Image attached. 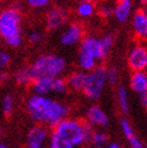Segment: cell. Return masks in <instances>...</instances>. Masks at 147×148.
<instances>
[{
	"mask_svg": "<svg viewBox=\"0 0 147 148\" xmlns=\"http://www.w3.org/2000/svg\"><path fill=\"white\" fill-rule=\"evenodd\" d=\"M92 130L86 121L67 118L53 127L49 135L48 148H76L91 137Z\"/></svg>",
	"mask_w": 147,
	"mask_h": 148,
	"instance_id": "cell-1",
	"label": "cell"
},
{
	"mask_svg": "<svg viewBox=\"0 0 147 148\" xmlns=\"http://www.w3.org/2000/svg\"><path fill=\"white\" fill-rule=\"evenodd\" d=\"M27 112L32 119L39 125L54 127L59 122L67 119L69 107L65 103L49 97L33 94L27 100Z\"/></svg>",
	"mask_w": 147,
	"mask_h": 148,
	"instance_id": "cell-2",
	"label": "cell"
},
{
	"mask_svg": "<svg viewBox=\"0 0 147 148\" xmlns=\"http://www.w3.org/2000/svg\"><path fill=\"white\" fill-rule=\"evenodd\" d=\"M0 39L7 46L16 48L23 41L22 13L18 6H10L0 11Z\"/></svg>",
	"mask_w": 147,
	"mask_h": 148,
	"instance_id": "cell-3",
	"label": "cell"
},
{
	"mask_svg": "<svg viewBox=\"0 0 147 148\" xmlns=\"http://www.w3.org/2000/svg\"><path fill=\"white\" fill-rule=\"evenodd\" d=\"M33 78H54L62 77L67 70V60L57 54H42L38 57L29 66Z\"/></svg>",
	"mask_w": 147,
	"mask_h": 148,
	"instance_id": "cell-4",
	"label": "cell"
},
{
	"mask_svg": "<svg viewBox=\"0 0 147 148\" xmlns=\"http://www.w3.org/2000/svg\"><path fill=\"white\" fill-rule=\"evenodd\" d=\"M107 82V69L105 66L98 65L93 71L86 75V81L83 86V94L91 100H97L101 97L104 88Z\"/></svg>",
	"mask_w": 147,
	"mask_h": 148,
	"instance_id": "cell-5",
	"label": "cell"
},
{
	"mask_svg": "<svg viewBox=\"0 0 147 148\" xmlns=\"http://www.w3.org/2000/svg\"><path fill=\"white\" fill-rule=\"evenodd\" d=\"M32 89L36 95H43L48 97V94H64L68 89L67 79L63 77H54V78H35L33 79Z\"/></svg>",
	"mask_w": 147,
	"mask_h": 148,
	"instance_id": "cell-6",
	"label": "cell"
},
{
	"mask_svg": "<svg viewBox=\"0 0 147 148\" xmlns=\"http://www.w3.org/2000/svg\"><path fill=\"white\" fill-rule=\"evenodd\" d=\"M84 28L80 22H72L60 34V42L62 45L71 47L81 43L84 38Z\"/></svg>",
	"mask_w": 147,
	"mask_h": 148,
	"instance_id": "cell-7",
	"label": "cell"
},
{
	"mask_svg": "<svg viewBox=\"0 0 147 148\" xmlns=\"http://www.w3.org/2000/svg\"><path fill=\"white\" fill-rule=\"evenodd\" d=\"M68 12L60 6H53L46 13V28L51 32H56L62 29L68 22Z\"/></svg>",
	"mask_w": 147,
	"mask_h": 148,
	"instance_id": "cell-8",
	"label": "cell"
},
{
	"mask_svg": "<svg viewBox=\"0 0 147 148\" xmlns=\"http://www.w3.org/2000/svg\"><path fill=\"white\" fill-rule=\"evenodd\" d=\"M128 66L134 71H145L147 68V49L144 45H135L128 53Z\"/></svg>",
	"mask_w": 147,
	"mask_h": 148,
	"instance_id": "cell-9",
	"label": "cell"
},
{
	"mask_svg": "<svg viewBox=\"0 0 147 148\" xmlns=\"http://www.w3.org/2000/svg\"><path fill=\"white\" fill-rule=\"evenodd\" d=\"M81 53H84L94 58L95 60H102L106 58V54L104 53L100 43V39L95 36H86L80 43V51Z\"/></svg>",
	"mask_w": 147,
	"mask_h": 148,
	"instance_id": "cell-10",
	"label": "cell"
},
{
	"mask_svg": "<svg viewBox=\"0 0 147 148\" xmlns=\"http://www.w3.org/2000/svg\"><path fill=\"white\" fill-rule=\"evenodd\" d=\"M48 138V130L45 125L36 124L27 132V148H43Z\"/></svg>",
	"mask_w": 147,
	"mask_h": 148,
	"instance_id": "cell-11",
	"label": "cell"
},
{
	"mask_svg": "<svg viewBox=\"0 0 147 148\" xmlns=\"http://www.w3.org/2000/svg\"><path fill=\"white\" fill-rule=\"evenodd\" d=\"M86 123L89 127H106L109 124V117L100 106L92 105L86 112Z\"/></svg>",
	"mask_w": 147,
	"mask_h": 148,
	"instance_id": "cell-12",
	"label": "cell"
},
{
	"mask_svg": "<svg viewBox=\"0 0 147 148\" xmlns=\"http://www.w3.org/2000/svg\"><path fill=\"white\" fill-rule=\"evenodd\" d=\"M131 27L136 38L147 41V14L139 9L131 16Z\"/></svg>",
	"mask_w": 147,
	"mask_h": 148,
	"instance_id": "cell-13",
	"label": "cell"
},
{
	"mask_svg": "<svg viewBox=\"0 0 147 148\" xmlns=\"http://www.w3.org/2000/svg\"><path fill=\"white\" fill-rule=\"evenodd\" d=\"M134 5L131 0H121L113 6V14L115 19L120 23H126V22L133 16Z\"/></svg>",
	"mask_w": 147,
	"mask_h": 148,
	"instance_id": "cell-14",
	"label": "cell"
},
{
	"mask_svg": "<svg viewBox=\"0 0 147 148\" xmlns=\"http://www.w3.org/2000/svg\"><path fill=\"white\" fill-rule=\"evenodd\" d=\"M129 86L131 90L139 97L147 93V72L146 71H134L129 78Z\"/></svg>",
	"mask_w": 147,
	"mask_h": 148,
	"instance_id": "cell-15",
	"label": "cell"
},
{
	"mask_svg": "<svg viewBox=\"0 0 147 148\" xmlns=\"http://www.w3.org/2000/svg\"><path fill=\"white\" fill-rule=\"evenodd\" d=\"M121 129L123 131L124 137L127 138V141H128V143L130 145L131 148H147L140 141V138L135 135V132L133 130V127H131L130 123L127 119H122L121 121Z\"/></svg>",
	"mask_w": 147,
	"mask_h": 148,
	"instance_id": "cell-16",
	"label": "cell"
},
{
	"mask_svg": "<svg viewBox=\"0 0 147 148\" xmlns=\"http://www.w3.org/2000/svg\"><path fill=\"white\" fill-rule=\"evenodd\" d=\"M86 75L87 73H84L82 71L72 72L67 79L68 88H71L72 90H76V92H82L83 86H84V81H86Z\"/></svg>",
	"mask_w": 147,
	"mask_h": 148,
	"instance_id": "cell-17",
	"label": "cell"
},
{
	"mask_svg": "<svg viewBox=\"0 0 147 148\" xmlns=\"http://www.w3.org/2000/svg\"><path fill=\"white\" fill-rule=\"evenodd\" d=\"M97 12V6L92 1H81L76 6V14L81 18H91Z\"/></svg>",
	"mask_w": 147,
	"mask_h": 148,
	"instance_id": "cell-18",
	"label": "cell"
},
{
	"mask_svg": "<svg viewBox=\"0 0 147 148\" xmlns=\"http://www.w3.org/2000/svg\"><path fill=\"white\" fill-rule=\"evenodd\" d=\"M13 77H14L16 83L21 84V86L30 84L33 82V79H34L29 66H22V68H18L16 71H14Z\"/></svg>",
	"mask_w": 147,
	"mask_h": 148,
	"instance_id": "cell-19",
	"label": "cell"
},
{
	"mask_svg": "<svg viewBox=\"0 0 147 148\" xmlns=\"http://www.w3.org/2000/svg\"><path fill=\"white\" fill-rule=\"evenodd\" d=\"M77 60H78L80 68L82 70H84V71H88V72L93 71L98 66V62L95 60L94 58H92L91 56H88V54L81 53V52H78Z\"/></svg>",
	"mask_w": 147,
	"mask_h": 148,
	"instance_id": "cell-20",
	"label": "cell"
},
{
	"mask_svg": "<svg viewBox=\"0 0 147 148\" xmlns=\"http://www.w3.org/2000/svg\"><path fill=\"white\" fill-rule=\"evenodd\" d=\"M89 141L92 142V145L97 148H104L107 142H109V136L105 134L104 131H93L91 134V137H89Z\"/></svg>",
	"mask_w": 147,
	"mask_h": 148,
	"instance_id": "cell-21",
	"label": "cell"
},
{
	"mask_svg": "<svg viewBox=\"0 0 147 148\" xmlns=\"http://www.w3.org/2000/svg\"><path fill=\"white\" fill-rule=\"evenodd\" d=\"M117 100H118L120 108L122 110V112L128 113L129 112V97L128 92L124 87H120L117 90Z\"/></svg>",
	"mask_w": 147,
	"mask_h": 148,
	"instance_id": "cell-22",
	"label": "cell"
},
{
	"mask_svg": "<svg viewBox=\"0 0 147 148\" xmlns=\"http://www.w3.org/2000/svg\"><path fill=\"white\" fill-rule=\"evenodd\" d=\"M13 107H14V99L11 94H7L4 97L3 99V103H1V108H3V112L6 117L11 116L12 111H13Z\"/></svg>",
	"mask_w": 147,
	"mask_h": 148,
	"instance_id": "cell-23",
	"label": "cell"
},
{
	"mask_svg": "<svg viewBox=\"0 0 147 148\" xmlns=\"http://www.w3.org/2000/svg\"><path fill=\"white\" fill-rule=\"evenodd\" d=\"M113 42H115V38H113L112 34H105L100 39V43H101L102 51H104V53L106 56L110 53V51H111V48L113 46Z\"/></svg>",
	"mask_w": 147,
	"mask_h": 148,
	"instance_id": "cell-24",
	"label": "cell"
},
{
	"mask_svg": "<svg viewBox=\"0 0 147 148\" xmlns=\"http://www.w3.org/2000/svg\"><path fill=\"white\" fill-rule=\"evenodd\" d=\"M97 10H98V13L104 18L111 17L113 14V6L107 3H102L101 5H99V7H97Z\"/></svg>",
	"mask_w": 147,
	"mask_h": 148,
	"instance_id": "cell-25",
	"label": "cell"
},
{
	"mask_svg": "<svg viewBox=\"0 0 147 148\" xmlns=\"http://www.w3.org/2000/svg\"><path fill=\"white\" fill-rule=\"evenodd\" d=\"M11 63V56L5 51H0V69L9 66Z\"/></svg>",
	"mask_w": 147,
	"mask_h": 148,
	"instance_id": "cell-26",
	"label": "cell"
},
{
	"mask_svg": "<svg viewBox=\"0 0 147 148\" xmlns=\"http://www.w3.org/2000/svg\"><path fill=\"white\" fill-rule=\"evenodd\" d=\"M118 81V71L116 68H110L107 69V82L111 84H116Z\"/></svg>",
	"mask_w": 147,
	"mask_h": 148,
	"instance_id": "cell-27",
	"label": "cell"
},
{
	"mask_svg": "<svg viewBox=\"0 0 147 148\" xmlns=\"http://www.w3.org/2000/svg\"><path fill=\"white\" fill-rule=\"evenodd\" d=\"M27 4L30 7H34V9H42V7H46L49 1L48 0H28Z\"/></svg>",
	"mask_w": 147,
	"mask_h": 148,
	"instance_id": "cell-28",
	"label": "cell"
},
{
	"mask_svg": "<svg viewBox=\"0 0 147 148\" xmlns=\"http://www.w3.org/2000/svg\"><path fill=\"white\" fill-rule=\"evenodd\" d=\"M28 40H29V42H30V43H39L42 40V35H41V33L34 30L32 33H29Z\"/></svg>",
	"mask_w": 147,
	"mask_h": 148,
	"instance_id": "cell-29",
	"label": "cell"
},
{
	"mask_svg": "<svg viewBox=\"0 0 147 148\" xmlns=\"http://www.w3.org/2000/svg\"><path fill=\"white\" fill-rule=\"evenodd\" d=\"M10 79V73L6 72V71H1L0 72V82H7Z\"/></svg>",
	"mask_w": 147,
	"mask_h": 148,
	"instance_id": "cell-30",
	"label": "cell"
},
{
	"mask_svg": "<svg viewBox=\"0 0 147 148\" xmlns=\"http://www.w3.org/2000/svg\"><path fill=\"white\" fill-rule=\"evenodd\" d=\"M139 98H140L141 103H142V105L146 107V110H147V93H146V94H144V95H140Z\"/></svg>",
	"mask_w": 147,
	"mask_h": 148,
	"instance_id": "cell-31",
	"label": "cell"
},
{
	"mask_svg": "<svg viewBox=\"0 0 147 148\" xmlns=\"http://www.w3.org/2000/svg\"><path fill=\"white\" fill-rule=\"evenodd\" d=\"M104 148H121V146L117 142H112V143H107Z\"/></svg>",
	"mask_w": 147,
	"mask_h": 148,
	"instance_id": "cell-32",
	"label": "cell"
},
{
	"mask_svg": "<svg viewBox=\"0 0 147 148\" xmlns=\"http://www.w3.org/2000/svg\"><path fill=\"white\" fill-rule=\"evenodd\" d=\"M141 10H142V11H144V12H145V13L147 14V5H145V6L142 7V9H141Z\"/></svg>",
	"mask_w": 147,
	"mask_h": 148,
	"instance_id": "cell-33",
	"label": "cell"
},
{
	"mask_svg": "<svg viewBox=\"0 0 147 148\" xmlns=\"http://www.w3.org/2000/svg\"><path fill=\"white\" fill-rule=\"evenodd\" d=\"M0 148H7V146L5 143H0Z\"/></svg>",
	"mask_w": 147,
	"mask_h": 148,
	"instance_id": "cell-34",
	"label": "cell"
},
{
	"mask_svg": "<svg viewBox=\"0 0 147 148\" xmlns=\"http://www.w3.org/2000/svg\"><path fill=\"white\" fill-rule=\"evenodd\" d=\"M1 134H3V130H1V128H0V136H1Z\"/></svg>",
	"mask_w": 147,
	"mask_h": 148,
	"instance_id": "cell-35",
	"label": "cell"
},
{
	"mask_svg": "<svg viewBox=\"0 0 147 148\" xmlns=\"http://www.w3.org/2000/svg\"><path fill=\"white\" fill-rule=\"evenodd\" d=\"M146 49H147V46H146Z\"/></svg>",
	"mask_w": 147,
	"mask_h": 148,
	"instance_id": "cell-36",
	"label": "cell"
}]
</instances>
